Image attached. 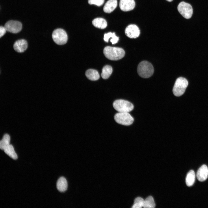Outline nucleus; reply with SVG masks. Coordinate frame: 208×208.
Returning <instances> with one entry per match:
<instances>
[{"label":"nucleus","mask_w":208,"mask_h":208,"mask_svg":"<svg viewBox=\"0 0 208 208\" xmlns=\"http://www.w3.org/2000/svg\"><path fill=\"white\" fill-rule=\"evenodd\" d=\"M6 30L5 27L2 26L0 27V37L1 38L6 33Z\"/></svg>","instance_id":"393cba45"},{"label":"nucleus","mask_w":208,"mask_h":208,"mask_svg":"<svg viewBox=\"0 0 208 208\" xmlns=\"http://www.w3.org/2000/svg\"><path fill=\"white\" fill-rule=\"evenodd\" d=\"M177 9L180 13L185 18L189 19L192 17L193 9L190 4L181 2L178 5Z\"/></svg>","instance_id":"0eeeda50"},{"label":"nucleus","mask_w":208,"mask_h":208,"mask_svg":"<svg viewBox=\"0 0 208 208\" xmlns=\"http://www.w3.org/2000/svg\"><path fill=\"white\" fill-rule=\"evenodd\" d=\"M155 204L152 196H149L144 200L143 207L145 208H154Z\"/></svg>","instance_id":"412c9836"},{"label":"nucleus","mask_w":208,"mask_h":208,"mask_svg":"<svg viewBox=\"0 0 208 208\" xmlns=\"http://www.w3.org/2000/svg\"><path fill=\"white\" fill-rule=\"evenodd\" d=\"M53 41L56 44L62 45L66 44L68 40V36L66 31L63 29L58 28L55 30L52 34Z\"/></svg>","instance_id":"423d86ee"},{"label":"nucleus","mask_w":208,"mask_h":208,"mask_svg":"<svg viewBox=\"0 0 208 208\" xmlns=\"http://www.w3.org/2000/svg\"><path fill=\"white\" fill-rule=\"evenodd\" d=\"M112 38L110 39V41L112 44H114L118 42L119 40V38L117 36L115 33L109 32L107 34H105L104 35V40L107 42H108L109 39Z\"/></svg>","instance_id":"6ab92c4d"},{"label":"nucleus","mask_w":208,"mask_h":208,"mask_svg":"<svg viewBox=\"0 0 208 208\" xmlns=\"http://www.w3.org/2000/svg\"><path fill=\"white\" fill-rule=\"evenodd\" d=\"M195 173L194 170H191L187 173L185 179L187 185L190 187L194 184L195 180Z\"/></svg>","instance_id":"f3484780"},{"label":"nucleus","mask_w":208,"mask_h":208,"mask_svg":"<svg viewBox=\"0 0 208 208\" xmlns=\"http://www.w3.org/2000/svg\"><path fill=\"white\" fill-rule=\"evenodd\" d=\"M144 200L140 197H137L135 199L133 208H141L143 207Z\"/></svg>","instance_id":"5701e85b"},{"label":"nucleus","mask_w":208,"mask_h":208,"mask_svg":"<svg viewBox=\"0 0 208 208\" xmlns=\"http://www.w3.org/2000/svg\"><path fill=\"white\" fill-rule=\"evenodd\" d=\"M85 75L86 77L91 80H97L100 77L98 72L93 69H89L87 70L86 72Z\"/></svg>","instance_id":"dca6fc26"},{"label":"nucleus","mask_w":208,"mask_h":208,"mask_svg":"<svg viewBox=\"0 0 208 208\" xmlns=\"http://www.w3.org/2000/svg\"><path fill=\"white\" fill-rule=\"evenodd\" d=\"M4 27L6 31L13 33L19 32L22 28L21 23L17 21L11 20L5 24Z\"/></svg>","instance_id":"6e6552de"},{"label":"nucleus","mask_w":208,"mask_h":208,"mask_svg":"<svg viewBox=\"0 0 208 208\" xmlns=\"http://www.w3.org/2000/svg\"><path fill=\"white\" fill-rule=\"evenodd\" d=\"M114 109L119 112H129L134 108L133 104L127 100L118 99L115 101L113 104Z\"/></svg>","instance_id":"20e7f679"},{"label":"nucleus","mask_w":208,"mask_h":208,"mask_svg":"<svg viewBox=\"0 0 208 208\" xmlns=\"http://www.w3.org/2000/svg\"><path fill=\"white\" fill-rule=\"evenodd\" d=\"M154 68L152 64L146 61L141 62L138 65L137 72L138 75L143 78L151 77L154 73Z\"/></svg>","instance_id":"f03ea898"},{"label":"nucleus","mask_w":208,"mask_h":208,"mask_svg":"<svg viewBox=\"0 0 208 208\" xmlns=\"http://www.w3.org/2000/svg\"><path fill=\"white\" fill-rule=\"evenodd\" d=\"M57 188L61 192H64L67 189V182L66 179L64 177H61L58 179L57 183Z\"/></svg>","instance_id":"4468645a"},{"label":"nucleus","mask_w":208,"mask_h":208,"mask_svg":"<svg viewBox=\"0 0 208 208\" xmlns=\"http://www.w3.org/2000/svg\"><path fill=\"white\" fill-rule=\"evenodd\" d=\"M93 25L96 28L101 29L105 28L107 26L106 21L104 18H98L94 19L92 21Z\"/></svg>","instance_id":"2eb2a0df"},{"label":"nucleus","mask_w":208,"mask_h":208,"mask_svg":"<svg viewBox=\"0 0 208 208\" xmlns=\"http://www.w3.org/2000/svg\"><path fill=\"white\" fill-rule=\"evenodd\" d=\"M117 5V0H109L104 6V11L107 13H110L113 11Z\"/></svg>","instance_id":"ddd939ff"},{"label":"nucleus","mask_w":208,"mask_h":208,"mask_svg":"<svg viewBox=\"0 0 208 208\" xmlns=\"http://www.w3.org/2000/svg\"><path fill=\"white\" fill-rule=\"evenodd\" d=\"M115 121L118 124L128 126L132 124L134 119L129 112H119L116 113L114 117Z\"/></svg>","instance_id":"39448f33"},{"label":"nucleus","mask_w":208,"mask_h":208,"mask_svg":"<svg viewBox=\"0 0 208 208\" xmlns=\"http://www.w3.org/2000/svg\"><path fill=\"white\" fill-rule=\"evenodd\" d=\"M14 50L18 53H22L25 51L27 47V43L24 39H20L16 41L14 43Z\"/></svg>","instance_id":"f8f14e48"},{"label":"nucleus","mask_w":208,"mask_h":208,"mask_svg":"<svg viewBox=\"0 0 208 208\" xmlns=\"http://www.w3.org/2000/svg\"><path fill=\"white\" fill-rule=\"evenodd\" d=\"M112 70V68L110 66L107 65L104 66L102 69L101 74L102 78L104 79H108L111 75Z\"/></svg>","instance_id":"aec40b11"},{"label":"nucleus","mask_w":208,"mask_h":208,"mask_svg":"<svg viewBox=\"0 0 208 208\" xmlns=\"http://www.w3.org/2000/svg\"><path fill=\"white\" fill-rule=\"evenodd\" d=\"M208 176V168L205 165H203L197 171L196 177L198 180L201 182L205 181Z\"/></svg>","instance_id":"9b49d317"},{"label":"nucleus","mask_w":208,"mask_h":208,"mask_svg":"<svg viewBox=\"0 0 208 208\" xmlns=\"http://www.w3.org/2000/svg\"><path fill=\"white\" fill-rule=\"evenodd\" d=\"M3 150L7 155L12 159L15 160L17 159V155L12 145L10 144L5 147Z\"/></svg>","instance_id":"a211bd4d"},{"label":"nucleus","mask_w":208,"mask_h":208,"mask_svg":"<svg viewBox=\"0 0 208 208\" xmlns=\"http://www.w3.org/2000/svg\"><path fill=\"white\" fill-rule=\"evenodd\" d=\"M105 56L108 59L112 60H117L123 58L125 53L122 48L107 46L103 50Z\"/></svg>","instance_id":"f257e3e1"},{"label":"nucleus","mask_w":208,"mask_h":208,"mask_svg":"<svg viewBox=\"0 0 208 208\" xmlns=\"http://www.w3.org/2000/svg\"><path fill=\"white\" fill-rule=\"evenodd\" d=\"M188 85V81L185 78L181 77L178 78L175 81L172 90L174 94L177 96L182 95Z\"/></svg>","instance_id":"7ed1b4c3"},{"label":"nucleus","mask_w":208,"mask_h":208,"mask_svg":"<svg viewBox=\"0 0 208 208\" xmlns=\"http://www.w3.org/2000/svg\"><path fill=\"white\" fill-rule=\"evenodd\" d=\"M104 0H88V3L90 5L94 4L98 6L102 5L104 3Z\"/></svg>","instance_id":"b1692460"},{"label":"nucleus","mask_w":208,"mask_h":208,"mask_svg":"<svg viewBox=\"0 0 208 208\" xmlns=\"http://www.w3.org/2000/svg\"><path fill=\"white\" fill-rule=\"evenodd\" d=\"M135 6L134 0H120L119 7L123 11H128L133 10Z\"/></svg>","instance_id":"9d476101"},{"label":"nucleus","mask_w":208,"mask_h":208,"mask_svg":"<svg viewBox=\"0 0 208 208\" xmlns=\"http://www.w3.org/2000/svg\"><path fill=\"white\" fill-rule=\"evenodd\" d=\"M166 1H169V2H171L173 0H166Z\"/></svg>","instance_id":"a878e982"},{"label":"nucleus","mask_w":208,"mask_h":208,"mask_svg":"<svg viewBox=\"0 0 208 208\" xmlns=\"http://www.w3.org/2000/svg\"><path fill=\"white\" fill-rule=\"evenodd\" d=\"M10 141V137L7 134H5L0 141V148L2 150H3L5 147L9 145Z\"/></svg>","instance_id":"4be33fe9"},{"label":"nucleus","mask_w":208,"mask_h":208,"mask_svg":"<svg viewBox=\"0 0 208 208\" xmlns=\"http://www.w3.org/2000/svg\"><path fill=\"white\" fill-rule=\"evenodd\" d=\"M126 35L130 38H135L139 36L140 31L138 27L134 24L129 25L125 30Z\"/></svg>","instance_id":"1a4fd4ad"}]
</instances>
